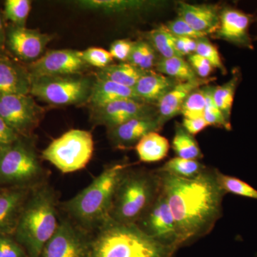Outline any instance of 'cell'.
<instances>
[{"label": "cell", "mask_w": 257, "mask_h": 257, "mask_svg": "<svg viewBox=\"0 0 257 257\" xmlns=\"http://www.w3.org/2000/svg\"><path fill=\"white\" fill-rule=\"evenodd\" d=\"M162 189L157 170L134 168L125 171L115 192L110 219L123 224H138Z\"/></svg>", "instance_id": "obj_5"}, {"label": "cell", "mask_w": 257, "mask_h": 257, "mask_svg": "<svg viewBox=\"0 0 257 257\" xmlns=\"http://www.w3.org/2000/svg\"><path fill=\"white\" fill-rule=\"evenodd\" d=\"M212 78L201 79L190 82H179L157 104L159 121L164 126L167 121L179 114L184 101L189 94L199 88L209 84Z\"/></svg>", "instance_id": "obj_19"}, {"label": "cell", "mask_w": 257, "mask_h": 257, "mask_svg": "<svg viewBox=\"0 0 257 257\" xmlns=\"http://www.w3.org/2000/svg\"><path fill=\"white\" fill-rule=\"evenodd\" d=\"M158 116L135 118L108 128L107 137L113 147L125 150L135 147L147 134L159 131L162 128Z\"/></svg>", "instance_id": "obj_16"}, {"label": "cell", "mask_w": 257, "mask_h": 257, "mask_svg": "<svg viewBox=\"0 0 257 257\" xmlns=\"http://www.w3.org/2000/svg\"><path fill=\"white\" fill-rule=\"evenodd\" d=\"M30 0H7L5 3V15L13 25L25 27L31 10Z\"/></svg>", "instance_id": "obj_34"}, {"label": "cell", "mask_w": 257, "mask_h": 257, "mask_svg": "<svg viewBox=\"0 0 257 257\" xmlns=\"http://www.w3.org/2000/svg\"><path fill=\"white\" fill-rule=\"evenodd\" d=\"M177 250L153 239L137 224L109 219L92 233L89 257H175Z\"/></svg>", "instance_id": "obj_4"}, {"label": "cell", "mask_w": 257, "mask_h": 257, "mask_svg": "<svg viewBox=\"0 0 257 257\" xmlns=\"http://www.w3.org/2000/svg\"><path fill=\"white\" fill-rule=\"evenodd\" d=\"M137 225L144 232L160 243L177 249L181 248L175 218L162 189L158 197Z\"/></svg>", "instance_id": "obj_11"}, {"label": "cell", "mask_w": 257, "mask_h": 257, "mask_svg": "<svg viewBox=\"0 0 257 257\" xmlns=\"http://www.w3.org/2000/svg\"><path fill=\"white\" fill-rule=\"evenodd\" d=\"M76 5L83 10L101 12L106 14H120L130 12L143 11L153 9L160 3L136 0H82Z\"/></svg>", "instance_id": "obj_23"}, {"label": "cell", "mask_w": 257, "mask_h": 257, "mask_svg": "<svg viewBox=\"0 0 257 257\" xmlns=\"http://www.w3.org/2000/svg\"><path fill=\"white\" fill-rule=\"evenodd\" d=\"M92 237V233L60 212L58 228L42 248L40 257H89Z\"/></svg>", "instance_id": "obj_9"}, {"label": "cell", "mask_w": 257, "mask_h": 257, "mask_svg": "<svg viewBox=\"0 0 257 257\" xmlns=\"http://www.w3.org/2000/svg\"><path fill=\"white\" fill-rule=\"evenodd\" d=\"M89 67L83 60L81 51L64 49L48 51L38 60L29 64L27 69L31 78H37L84 74Z\"/></svg>", "instance_id": "obj_12"}, {"label": "cell", "mask_w": 257, "mask_h": 257, "mask_svg": "<svg viewBox=\"0 0 257 257\" xmlns=\"http://www.w3.org/2000/svg\"><path fill=\"white\" fill-rule=\"evenodd\" d=\"M145 72H146L136 68L127 62H120L99 69V72H96V77L133 88Z\"/></svg>", "instance_id": "obj_25"}, {"label": "cell", "mask_w": 257, "mask_h": 257, "mask_svg": "<svg viewBox=\"0 0 257 257\" xmlns=\"http://www.w3.org/2000/svg\"><path fill=\"white\" fill-rule=\"evenodd\" d=\"M206 99L202 87L189 94L181 109V114L187 119L204 117Z\"/></svg>", "instance_id": "obj_35"}, {"label": "cell", "mask_w": 257, "mask_h": 257, "mask_svg": "<svg viewBox=\"0 0 257 257\" xmlns=\"http://www.w3.org/2000/svg\"><path fill=\"white\" fill-rule=\"evenodd\" d=\"M207 167L199 160H187L176 157L171 159L156 170L160 173L168 174L184 179H193L202 173Z\"/></svg>", "instance_id": "obj_29"}, {"label": "cell", "mask_w": 257, "mask_h": 257, "mask_svg": "<svg viewBox=\"0 0 257 257\" xmlns=\"http://www.w3.org/2000/svg\"><path fill=\"white\" fill-rule=\"evenodd\" d=\"M137 99H123L91 109L90 121L95 126L110 128L135 118L158 116L157 107Z\"/></svg>", "instance_id": "obj_13"}, {"label": "cell", "mask_w": 257, "mask_h": 257, "mask_svg": "<svg viewBox=\"0 0 257 257\" xmlns=\"http://www.w3.org/2000/svg\"><path fill=\"white\" fill-rule=\"evenodd\" d=\"M155 69L159 73L178 82H190L199 78L188 61L184 60L183 57H159Z\"/></svg>", "instance_id": "obj_26"}, {"label": "cell", "mask_w": 257, "mask_h": 257, "mask_svg": "<svg viewBox=\"0 0 257 257\" xmlns=\"http://www.w3.org/2000/svg\"><path fill=\"white\" fill-rule=\"evenodd\" d=\"M20 137L0 117V152L13 145Z\"/></svg>", "instance_id": "obj_42"}, {"label": "cell", "mask_w": 257, "mask_h": 257, "mask_svg": "<svg viewBox=\"0 0 257 257\" xmlns=\"http://www.w3.org/2000/svg\"><path fill=\"white\" fill-rule=\"evenodd\" d=\"M216 171L207 168L193 179L158 172L162 192L177 224L181 247L207 236L222 216L226 193L218 183Z\"/></svg>", "instance_id": "obj_1"}, {"label": "cell", "mask_w": 257, "mask_h": 257, "mask_svg": "<svg viewBox=\"0 0 257 257\" xmlns=\"http://www.w3.org/2000/svg\"><path fill=\"white\" fill-rule=\"evenodd\" d=\"M81 56L88 65L99 69L105 68L114 62L110 52L101 47H89L87 50L81 51Z\"/></svg>", "instance_id": "obj_37"}, {"label": "cell", "mask_w": 257, "mask_h": 257, "mask_svg": "<svg viewBox=\"0 0 257 257\" xmlns=\"http://www.w3.org/2000/svg\"><path fill=\"white\" fill-rule=\"evenodd\" d=\"M60 215L58 196L48 181L31 189L13 234L28 257H40L58 228Z\"/></svg>", "instance_id": "obj_3"}, {"label": "cell", "mask_w": 257, "mask_h": 257, "mask_svg": "<svg viewBox=\"0 0 257 257\" xmlns=\"http://www.w3.org/2000/svg\"><path fill=\"white\" fill-rule=\"evenodd\" d=\"M197 50L195 53L204 57L214 68L219 69L222 74H226V67L223 64L217 47L209 42L207 37L197 40Z\"/></svg>", "instance_id": "obj_36"}, {"label": "cell", "mask_w": 257, "mask_h": 257, "mask_svg": "<svg viewBox=\"0 0 257 257\" xmlns=\"http://www.w3.org/2000/svg\"><path fill=\"white\" fill-rule=\"evenodd\" d=\"M197 45L196 40L187 38V37H175L176 49L182 57L195 53Z\"/></svg>", "instance_id": "obj_43"}, {"label": "cell", "mask_w": 257, "mask_h": 257, "mask_svg": "<svg viewBox=\"0 0 257 257\" xmlns=\"http://www.w3.org/2000/svg\"><path fill=\"white\" fill-rule=\"evenodd\" d=\"M140 100L133 88L96 77L93 83L92 92L87 104L90 109L101 107L114 101L123 99ZM142 101V100H140Z\"/></svg>", "instance_id": "obj_22"}, {"label": "cell", "mask_w": 257, "mask_h": 257, "mask_svg": "<svg viewBox=\"0 0 257 257\" xmlns=\"http://www.w3.org/2000/svg\"><path fill=\"white\" fill-rule=\"evenodd\" d=\"M172 149L177 157L180 158L199 160L203 157L202 150L197 140L180 124L176 126L175 136L172 140Z\"/></svg>", "instance_id": "obj_28"}, {"label": "cell", "mask_w": 257, "mask_h": 257, "mask_svg": "<svg viewBox=\"0 0 257 257\" xmlns=\"http://www.w3.org/2000/svg\"><path fill=\"white\" fill-rule=\"evenodd\" d=\"M31 77L28 69L0 57V96L30 94Z\"/></svg>", "instance_id": "obj_20"}, {"label": "cell", "mask_w": 257, "mask_h": 257, "mask_svg": "<svg viewBox=\"0 0 257 257\" xmlns=\"http://www.w3.org/2000/svg\"><path fill=\"white\" fill-rule=\"evenodd\" d=\"M253 20V15L243 13L237 8L232 7L222 8L216 37L241 48L252 50L253 46L249 35V27Z\"/></svg>", "instance_id": "obj_15"}, {"label": "cell", "mask_w": 257, "mask_h": 257, "mask_svg": "<svg viewBox=\"0 0 257 257\" xmlns=\"http://www.w3.org/2000/svg\"><path fill=\"white\" fill-rule=\"evenodd\" d=\"M216 179L221 189L226 194H234L248 199L257 200V190L252 186L237 177L224 175L216 170Z\"/></svg>", "instance_id": "obj_32"}, {"label": "cell", "mask_w": 257, "mask_h": 257, "mask_svg": "<svg viewBox=\"0 0 257 257\" xmlns=\"http://www.w3.org/2000/svg\"><path fill=\"white\" fill-rule=\"evenodd\" d=\"M52 36L40 30L11 25L6 30V47L24 62H32L43 55Z\"/></svg>", "instance_id": "obj_14"}, {"label": "cell", "mask_w": 257, "mask_h": 257, "mask_svg": "<svg viewBox=\"0 0 257 257\" xmlns=\"http://www.w3.org/2000/svg\"><path fill=\"white\" fill-rule=\"evenodd\" d=\"M131 166L126 161L106 165L87 187L69 200L60 202V212L92 234L110 219L118 184Z\"/></svg>", "instance_id": "obj_2"}, {"label": "cell", "mask_w": 257, "mask_h": 257, "mask_svg": "<svg viewBox=\"0 0 257 257\" xmlns=\"http://www.w3.org/2000/svg\"><path fill=\"white\" fill-rule=\"evenodd\" d=\"M47 178L32 137H20L0 152V185L33 188L47 182Z\"/></svg>", "instance_id": "obj_6"}, {"label": "cell", "mask_w": 257, "mask_h": 257, "mask_svg": "<svg viewBox=\"0 0 257 257\" xmlns=\"http://www.w3.org/2000/svg\"><path fill=\"white\" fill-rule=\"evenodd\" d=\"M44 114L30 94L0 96V117L20 136L32 137Z\"/></svg>", "instance_id": "obj_10"}, {"label": "cell", "mask_w": 257, "mask_h": 257, "mask_svg": "<svg viewBox=\"0 0 257 257\" xmlns=\"http://www.w3.org/2000/svg\"><path fill=\"white\" fill-rule=\"evenodd\" d=\"M241 79V72L239 69L235 68L233 71L232 77L228 82L217 87H211V94L214 102L229 122H231V109L235 93Z\"/></svg>", "instance_id": "obj_27"}, {"label": "cell", "mask_w": 257, "mask_h": 257, "mask_svg": "<svg viewBox=\"0 0 257 257\" xmlns=\"http://www.w3.org/2000/svg\"><path fill=\"white\" fill-rule=\"evenodd\" d=\"M135 148L140 162L153 163L160 162L167 156L170 145L165 137L157 132H152L143 137Z\"/></svg>", "instance_id": "obj_24"}, {"label": "cell", "mask_w": 257, "mask_h": 257, "mask_svg": "<svg viewBox=\"0 0 257 257\" xmlns=\"http://www.w3.org/2000/svg\"><path fill=\"white\" fill-rule=\"evenodd\" d=\"M179 18L183 19L194 30L202 33L215 34L219 26L221 8L216 5L179 3Z\"/></svg>", "instance_id": "obj_17"}, {"label": "cell", "mask_w": 257, "mask_h": 257, "mask_svg": "<svg viewBox=\"0 0 257 257\" xmlns=\"http://www.w3.org/2000/svg\"><path fill=\"white\" fill-rule=\"evenodd\" d=\"M6 47V30H5L3 20L0 16V57H6L5 55Z\"/></svg>", "instance_id": "obj_45"}, {"label": "cell", "mask_w": 257, "mask_h": 257, "mask_svg": "<svg viewBox=\"0 0 257 257\" xmlns=\"http://www.w3.org/2000/svg\"><path fill=\"white\" fill-rule=\"evenodd\" d=\"M94 78L84 74L31 78L30 95L50 105L87 104Z\"/></svg>", "instance_id": "obj_7"}, {"label": "cell", "mask_w": 257, "mask_h": 257, "mask_svg": "<svg viewBox=\"0 0 257 257\" xmlns=\"http://www.w3.org/2000/svg\"><path fill=\"white\" fill-rule=\"evenodd\" d=\"M188 62L199 78H209V76L214 69L207 60L196 53L188 56Z\"/></svg>", "instance_id": "obj_40"}, {"label": "cell", "mask_w": 257, "mask_h": 257, "mask_svg": "<svg viewBox=\"0 0 257 257\" xmlns=\"http://www.w3.org/2000/svg\"><path fill=\"white\" fill-rule=\"evenodd\" d=\"M157 52L148 42L138 40L134 42L127 63L143 72L152 71L159 60Z\"/></svg>", "instance_id": "obj_31"}, {"label": "cell", "mask_w": 257, "mask_h": 257, "mask_svg": "<svg viewBox=\"0 0 257 257\" xmlns=\"http://www.w3.org/2000/svg\"><path fill=\"white\" fill-rule=\"evenodd\" d=\"M32 189L14 187L0 192V236H13L20 213Z\"/></svg>", "instance_id": "obj_18"}, {"label": "cell", "mask_w": 257, "mask_h": 257, "mask_svg": "<svg viewBox=\"0 0 257 257\" xmlns=\"http://www.w3.org/2000/svg\"><path fill=\"white\" fill-rule=\"evenodd\" d=\"M133 44L134 42L128 40H116L111 44L109 52L115 60L126 62L133 50Z\"/></svg>", "instance_id": "obj_41"}, {"label": "cell", "mask_w": 257, "mask_h": 257, "mask_svg": "<svg viewBox=\"0 0 257 257\" xmlns=\"http://www.w3.org/2000/svg\"><path fill=\"white\" fill-rule=\"evenodd\" d=\"M182 126L187 133L194 137L209 125L204 117L196 118V119L184 118Z\"/></svg>", "instance_id": "obj_44"}, {"label": "cell", "mask_w": 257, "mask_h": 257, "mask_svg": "<svg viewBox=\"0 0 257 257\" xmlns=\"http://www.w3.org/2000/svg\"><path fill=\"white\" fill-rule=\"evenodd\" d=\"M148 42L161 57L169 58L182 57L175 47V36L172 35L166 25H161L147 33Z\"/></svg>", "instance_id": "obj_30"}, {"label": "cell", "mask_w": 257, "mask_h": 257, "mask_svg": "<svg viewBox=\"0 0 257 257\" xmlns=\"http://www.w3.org/2000/svg\"><path fill=\"white\" fill-rule=\"evenodd\" d=\"M202 90L205 96L206 106L204 110V118L207 121L209 126H214L216 127L224 128V130H231V122L225 119L224 115L219 110L216 103L213 99L211 94V86H204Z\"/></svg>", "instance_id": "obj_33"}, {"label": "cell", "mask_w": 257, "mask_h": 257, "mask_svg": "<svg viewBox=\"0 0 257 257\" xmlns=\"http://www.w3.org/2000/svg\"><path fill=\"white\" fill-rule=\"evenodd\" d=\"M94 140L87 130H69L55 139L42 152V158L50 162L62 173L82 170L92 160Z\"/></svg>", "instance_id": "obj_8"}, {"label": "cell", "mask_w": 257, "mask_h": 257, "mask_svg": "<svg viewBox=\"0 0 257 257\" xmlns=\"http://www.w3.org/2000/svg\"><path fill=\"white\" fill-rule=\"evenodd\" d=\"M166 27L175 37H187V38L197 40L199 39L205 38L208 36L207 34L194 30L188 23H186L183 19L179 17L167 23Z\"/></svg>", "instance_id": "obj_38"}, {"label": "cell", "mask_w": 257, "mask_h": 257, "mask_svg": "<svg viewBox=\"0 0 257 257\" xmlns=\"http://www.w3.org/2000/svg\"><path fill=\"white\" fill-rule=\"evenodd\" d=\"M179 83L167 76L149 71L140 77L133 87L135 94L140 100L150 104H155L166 95Z\"/></svg>", "instance_id": "obj_21"}, {"label": "cell", "mask_w": 257, "mask_h": 257, "mask_svg": "<svg viewBox=\"0 0 257 257\" xmlns=\"http://www.w3.org/2000/svg\"><path fill=\"white\" fill-rule=\"evenodd\" d=\"M0 257H28V253L10 235L0 236Z\"/></svg>", "instance_id": "obj_39"}]
</instances>
